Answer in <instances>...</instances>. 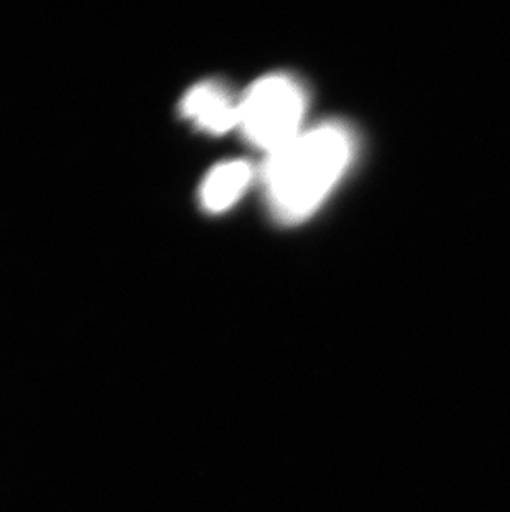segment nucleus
Wrapping results in <instances>:
<instances>
[{
    "label": "nucleus",
    "mask_w": 510,
    "mask_h": 512,
    "mask_svg": "<svg viewBox=\"0 0 510 512\" xmlns=\"http://www.w3.org/2000/svg\"><path fill=\"white\" fill-rule=\"evenodd\" d=\"M355 151V131L343 121H325L267 156L262 179L274 218L284 224L310 218L347 173Z\"/></svg>",
    "instance_id": "obj_1"
},
{
    "label": "nucleus",
    "mask_w": 510,
    "mask_h": 512,
    "mask_svg": "<svg viewBox=\"0 0 510 512\" xmlns=\"http://www.w3.org/2000/svg\"><path fill=\"white\" fill-rule=\"evenodd\" d=\"M307 92L287 73L260 78L241 98L242 135L254 148L274 155L302 133Z\"/></svg>",
    "instance_id": "obj_2"
},
{
    "label": "nucleus",
    "mask_w": 510,
    "mask_h": 512,
    "mask_svg": "<svg viewBox=\"0 0 510 512\" xmlns=\"http://www.w3.org/2000/svg\"><path fill=\"white\" fill-rule=\"evenodd\" d=\"M179 110L186 120L212 135H224L241 121V100L217 80L194 85L179 103Z\"/></svg>",
    "instance_id": "obj_3"
},
{
    "label": "nucleus",
    "mask_w": 510,
    "mask_h": 512,
    "mask_svg": "<svg viewBox=\"0 0 510 512\" xmlns=\"http://www.w3.org/2000/svg\"><path fill=\"white\" fill-rule=\"evenodd\" d=\"M252 168L247 161H226L207 174L201 186V203L209 213H222L241 198L251 183Z\"/></svg>",
    "instance_id": "obj_4"
}]
</instances>
